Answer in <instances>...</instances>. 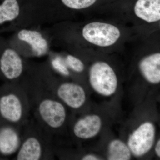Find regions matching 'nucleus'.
Segmentation results:
<instances>
[{"label": "nucleus", "mask_w": 160, "mask_h": 160, "mask_svg": "<svg viewBox=\"0 0 160 160\" xmlns=\"http://www.w3.org/2000/svg\"><path fill=\"white\" fill-rule=\"evenodd\" d=\"M13 82L0 86V118L10 124L19 123L24 116L22 100L13 91Z\"/></svg>", "instance_id": "obj_5"}, {"label": "nucleus", "mask_w": 160, "mask_h": 160, "mask_svg": "<svg viewBox=\"0 0 160 160\" xmlns=\"http://www.w3.org/2000/svg\"><path fill=\"white\" fill-rule=\"evenodd\" d=\"M131 152L129 147L122 141L115 139L109 143L108 159L129 160L131 159Z\"/></svg>", "instance_id": "obj_15"}, {"label": "nucleus", "mask_w": 160, "mask_h": 160, "mask_svg": "<svg viewBox=\"0 0 160 160\" xmlns=\"http://www.w3.org/2000/svg\"><path fill=\"white\" fill-rule=\"evenodd\" d=\"M81 35L88 42L106 47L117 42L121 37V32L117 26L109 23L92 22L83 26Z\"/></svg>", "instance_id": "obj_6"}, {"label": "nucleus", "mask_w": 160, "mask_h": 160, "mask_svg": "<svg viewBox=\"0 0 160 160\" xmlns=\"http://www.w3.org/2000/svg\"><path fill=\"white\" fill-rule=\"evenodd\" d=\"M24 58L47 56L52 50V38L47 27L35 26L18 29L7 39Z\"/></svg>", "instance_id": "obj_2"}, {"label": "nucleus", "mask_w": 160, "mask_h": 160, "mask_svg": "<svg viewBox=\"0 0 160 160\" xmlns=\"http://www.w3.org/2000/svg\"><path fill=\"white\" fill-rule=\"evenodd\" d=\"M38 111L43 122L52 129L62 126L66 121V112L62 104L52 98H45L40 102Z\"/></svg>", "instance_id": "obj_8"}, {"label": "nucleus", "mask_w": 160, "mask_h": 160, "mask_svg": "<svg viewBox=\"0 0 160 160\" xmlns=\"http://www.w3.org/2000/svg\"><path fill=\"white\" fill-rule=\"evenodd\" d=\"M155 138L153 124L146 122L140 125L129 135L128 146L132 154L137 157L144 155L152 149Z\"/></svg>", "instance_id": "obj_7"}, {"label": "nucleus", "mask_w": 160, "mask_h": 160, "mask_svg": "<svg viewBox=\"0 0 160 160\" xmlns=\"http://www.w3.org/2000/svg\"><path fill=\"white\" fill-rule=\"evenodd\" d=\"M57 94L60 99L72 109L81 108L86 102L85 90L76 83L69 82L61 83L57 87Z\"/></svg>", "instance_id": "obj_9"}, {"label": "nucleus", "mask_w": 160, "mask_h": 160, "mask_svg": "<svg viewBox=\"0 0 160 160\" xmlns=\"http://www.w3.org/2000/svg\"><path fill=\"white\" fill-rule=\"evenodd\" d=\"M102 121L97 115H89L80 119L75 124L73 132L77 137L83 139L94 137L102 128Z\"/></svg>", "instance_id": "obj_11"}, {"label": "nucleus", "mask_w": 160, "mask_h": 160, "mask_svg": "<svg viewBox=\"0 0 160 160\" xmlns=\"http://www.w3.org/2000/svg\"><path fill=\"white\" fill-rule=\"evenodd\" d=\"M89 81L92 89L99 94L109 96L118 87V78L111 66L106 62H96L89 71Z\"/></svg>", "instance_id": "obj_4"}, {"label": "nucleus", "mask_w": 160, "mask_h": 160, "mask_svg": "<svg viewBox=\"0 0 160 160\" xmlns=\"http://www.w3.org/2000/svg\"><path fill=\"white\" fill-rule=\"evenodd\" d=\"M63 57L68 69L77 73H80L84 71L85 65L79 58L71 54H67Z\"/></svg>", "instance_id": "obj_18"}, {"label": "nucleus", "mask_w": 160, "mask_h": 160, "mask_svg": "<svg viewBox=\"0 0 160 160\" xmlns=\"http://www.w3.org/2000/svg\"><path fill=\"white\" fill-rule=\"evenodd\" d=\"M61 8L72 10H80L88 8L97 0H56Z\"/></svg>", "instance_id": "obj_17"}, {"label": "nucleus", "mask_w": 160, "mask_h": 160, "mask_svg": "<svg viewBox=\"0 0 160 160\" xmlns=\"http://www.w3.org/2000/svg\"><path fill=\"white\" fill-rule=\"evenodd\" d=\"M27 64V59L0 34V80L5 82H19L26 71Z\"/></svg>", "instance_id": "obj_3"}, {"label": "nucleus", "mask_w": 160, "mask_h": 160, "mask_svg": "<svg viewBox=\"0 0 160 160\" xmlns=\"http://www.w3.org/2000/svg\"><path fill=\"white\" fill-rule=\"evenodd\" d=\"M82 160H99L96 156L92 154L86 155L82 158Z\"/></svg>", "instance_id": "obj_19"}, {"label": "nucleus", "mask_w": 160, "mask_h": 160, "mask_svg": "<svg viewBox=\"0 0 160 160\" xmlns=\"http://www.w3.org/2000/svg\"><path fill=\"white\" fill-rule=\"evenodd\" d=\"M63 12L56 0H0V34L58 22Z\"/></svg>", "instance_id": "obj_1"}, {"label": "nucleus", "mask_w": 160, "mask_h": 160, "mask_svg": "<svg viewBox=\"0 0 160 160\" xmlns=\"http://www.w3.org/2000/svg\"><path fill=\"white\" fill-rule=\"evenodd\" d=\"M135 14L148 23L160 20V0H138L134 7Z\"/></svg>", "instance_id": "obj_13"}, {"label": "nucleus", "mask_w": 160, "mask_h": 160, "mask_svg": "<svg viewBox=\"0 0 160 160\" xmlns=\"http://www.w3.org/2000/svg\"><path fill=\"white\" fill-rule=\"evenodd\" d=\"M155 152L159 158L160 157V140L158 141L155 146Z\"/></svg>", "instance_id": "obj_20"}, {"label": "nucleus", "mask_w": 160, "mask_h": 160, "mask_svg": "<svg viewBox=\"0 0 160 160\" xmlns=\"http://www.w3.org/2000/svg\"><path fill=\"white\" fill-rule=\"evenodd\" d=\"M20 145L21 139L18 131L10 123L0 118V158L13 154Z\"/></svg>", "instance_id": "obj_10"}, {"label": "nucleus", "mask_w": 160, "mask_h": 160, "mask_svg": "<svg viewBox=\"0 0 160 160\" xmlns=\"http://www.w3.org/2000/svg\"><path fill=\"white\" fill-rule=\"evenodd\" d=\"M139 68L143 77L151 84L160 82V53L154 52L146 56L140 61Z\"/></svg>", "instance_id": "obj_12"}, {"label": "nucleus", "mask_w": 160, "mask_h": 160, "mask_svg": "<svg viewBox=\"0 0 160 160\" xmlns=\"http://www.w3.org/2000/svg\"><path fill=\"white\" fill-rule=\"evenodd\" d=\"M47 56V62L53 71L57 72L64 76L70 75L69 69L66 66L62 54L51 50Z\"/></svg>", "instance_id": "obj_16"}, {"label": "nucleus", "mask_w": 160, "mask_h": 160, "mask_svg": "<svg viewBox=\"0 0 160 160\" xmlns=\"http://www.w3.org/2000/svg\"><path fill=\"white\" fill-rule=\"evenodd\" d=\"M42 145L38 139L29 137L26 139L18 149L16 159L38 160L43 156Z\"/></svg>", "instance_id": "obj_14"}]
</instances>
